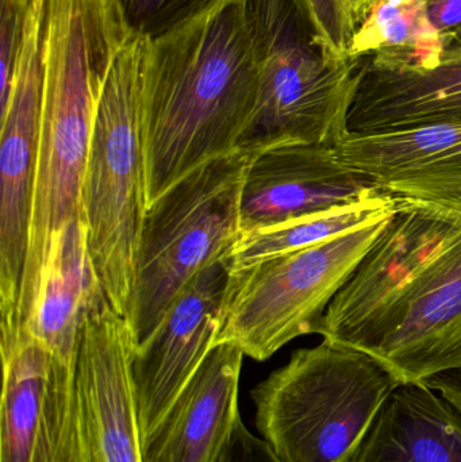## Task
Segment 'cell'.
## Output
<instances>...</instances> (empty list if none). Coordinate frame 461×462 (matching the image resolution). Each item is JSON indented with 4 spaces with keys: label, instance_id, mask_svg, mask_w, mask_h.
Here are the masks:
<instances>
[{
    "label": "cell",
    "instance_id": "18",
    "mask_svg": "<svg viewBox=\"0 0 461 462\" xmlns=\"http://www.w3.org/2000/svg\"><path fill=\"white\" fill-rule=\"evenodd\" d=\"M106 303L86 219L78 217L60 230L51 245L24 333L43 342L56 357L75 363L84 325Z\"/></svg>",
    "mask_w": 461,
    "mask_h": 462
},
{
    "label": "cell",
    "instance_id": "15",
    "mask_svg": "<svg viewBox=\"0 0 461 462\" xmlns=\"http://www.w3.org/2000/svg\"><path fill=\"white\" fill-rule=\"evenodd\" d=\"M461 119V43L438 59L402 51L363 57L348 114L349 133H373Z\"/></svg>",
    "mask_w": 461,
    "mask_h": 462
},
{
    "label": "cell",
    "instance_id": "22",
    "mask_svg": "<svg viewBox=\"0 0 461 462\" xmlns=\"http://www.w3.org/2000/svg\"><path fill=\"white\" fill-rule=\"evenodd\" d=\"M127 35L156 40L207 14L224 0H113Z\"/></svg>",
    "mask_w": 461,
    "mask_h": 462
},
{
    "label": "cell",
    "instance_id": "14",
    "mask_svg": "<svg viewBox=\"0 0 461 462\" xmlns=\"http://www.w3.org/2000/svg\"><path fill=\"white\" fill-rule=\"evenodd\" d=\"M386 192L346 167L335 148L309 143L271 146L251 154L241 192L243 234L278 226Z\"/></svg>",
    "mask_w": 461,
    "mask_h": 462
},
{
    "label": "cell",
    "instance_id": "11",
    "mask_svg": "<svg viewBox=\"0 0 461 462\" xmlns=\"http://www.w3.org/2000/svg\"><path fill=\"white\" fill-rule=\"evenodd\" d=\"M135 339L110 304L92 312L76 355L78 462H143Z\"/></svg>",
    "mask_w": 461,
    "mask_h": 462
},
{
    "label": "cell",
    "instance_id": "16",
    "mask_svg": "<svg viewBox=\"0 0 461 462\" xmlns=\"http://www.w3.org/2000/svg\"><path fill=\"white\" fill-rule=\"evenodd\" d=\"M368 355L401 385L461 372V236L436 258L397 328Z\"/></svg>",
    "mask_w": 461,
    "mask_h": 462
},
{
    "label": "cell",
    "instance_id": "19",
    "mask_svg": "<svg viewBox=\"0 0 461 462\" xmlns=\"http://www.w3.org/2000/svg\"><path fill=\"white\" fill-rule=\"evenodd\" d=\"M354 462H461V412L429 385H400Z\"/></svg>",
    "mask_w": 461,
    "mask_h": 462
},
{
    "label": "cell",
    "instance_id": "7",
    "mask_svg": "<svg viewBox=\"0 0 461 462\" xmlns=\"http://www.w3.org/2000/svg\"><path fill=\"white\" fill-rule=\"evenodd\" d=\"M394 211L313 246L230 271L217 345L229 342L265 361L298 337L317 334L327 307Z\"/></svg>",
    "mask_w": 461,
    "mask_h": 462
},
{
    "label": "cell",
    "instance_id": "20",
    "mask_svg": "<svg viewBox=\"0 0 461 462\" xmlns=\"http://www.w3.org/2000/svg\"><path fill=\"white\" fill-rule=\"evenodd\" d=\"M397 200L384 194L375 199L337 206L278 226L243 234L230 254L232 271L248 268L286 253L313 246L394 210Z\"/></svg>",
    "mask_w": 461,
    "mask_h": 462
},
{
    "label": "cell",
    "instance_id": "8",
    "mask_svg": "<svg viewBox=\"0 0 461 462\" xmlns=\"http://www.w3.org/2000/svg\"><path fill=\"white\" fill-rule=\"evenodd\" d=\"M461 222L397 200L394 214L327 307L317 334L371 353L397 328Z\"/></svg>",
    "mask_w": 461,
    "mask_h": 462
},
{
    "label": "cell",
    "instance_id": "13",
    "mask_svg": "<svg viewBox=\"0 0 461 462\" xmlns=\"http://www.w3.org/2000/svg\"><path fill=\"white\" fill-rule=\"evenodd\" d=\"M335 149L395 200L461 222V119L349 133Z\"/></svg>",
    "mask_w": 461,
    "mask_h": 462
},
{
    "label": "cell",
    "instance_id": "10",
    "mask_svg": "<svg viewBox=\"0 0 461 462\" xmlns=\"http://www.w3.org/2000/svg\"><path fill=\"white\" fill-rule=\"evenodd\" d=\"M0 350V462H78L76 361L29 333Z\"/></svg>",
    "mask_w": 461,
    "mask_h": 462
},
{
    "label": "cell",
    "instance_id": "1",
    "mask_svg": "<svg viewBox=\"0 0 461 462\" xmlns=\"http://www.w3.org/2000/svg\"><path fill=\"white\" fill-rule=\"evenodd\" d=\"M260 92L244 0L143 40L138 75L146 202L199 165L238 151Z\"/></svg>",
    "mask_w": 461,
    "mask_h": 462
},
{
    "label": "cell",
    "instance_id": "4",
    "mask_svg": "<svg viewBox=\"0 0 461 462\" xmlns=\"http://www.w3.org/2000/svg\"><path fill=\"white\" fill-rule=\"evenodd\" d=\"M400 385L368 353L322 339L252 391L256 428L281 462H354Z\"/></svg>",
    "mask_w": 461,
    "mask_h": 462
},
{
    "label": "cell",
    "instance_id": "6",
    "mask_svg": "<svg viewBox=\"0 0 461 462\" xmlns=\"http://www.w3.org/2000/svg\"><path fill=\"white\" fill-rule=\"evenodd\" d=\"M143 41L127 38L97 100L83 180V213L97 276L126 318L146 208L138 75Z\"/></svg>",
    "mask_w": 461,
    "mask_h": 462
},
{
    "label": "cell",
    "instance_id": "17",
    "mask_svg": "<svg viewBox=\"0 0 461 462\" xmlns=\"http://www.w3.org/2000/svg\"><path fill=\"white\" fill-rule=\"evenodd\" d=\"M244 353L218 344L143 445V462H218L241 420Z\"/></svg>",
    "mask_w": 461,
    "mask_h": 462
},
{
    "label": "cell",
    "instance_id": "24",
    "mask_svg": "<svg viewBox=\"0 0 461 462\" xmlns=\"http://www.w3.org/2000/svg\"><path fill=\"white\" fill-rule=\"evenodd\" d=\"M218 462H281L276 457L267 442L252 434L244 425L243 420L238 422L235 434L230 439L226 449L222 453Z\"/></svg>",
    "mask_w": 461,
    "mask_h": 462
},
{
    "label": "cell",
    "instance_id": "23",
    "mask_svg": "<svg viewBox=\"0 0 461 462\" xmlns=\"http://www.w3.org/2000/svg\"><path fill=\"white\" fill-rule=\"evenodd\" d=\"M35 0H0V108L7 103Z\"/></svg>",
    "mask_w": 461,
    "mask_h": 462
},
{
    "label": "cell",
    "instance_id": "25",
    "mask_svg": "<svg viewBox=\"0 0 461 462\" xmlns=\"http://www.w3.org/2000/svg\"><path fill=\"white\" fill-rule=\"evenodd\" d=\"M427 13L446 48L461 43V0H428Z\"/></svg>",
    "mask_w": 461,
    "mask_h": 462
},
{
    "label": "cell",
    "instance_id": "5",
    "mask_svg": "<svg viewBox=\"0 0 461 462\" xmlns=\"http://www.w3.org/2000/svg\"><path fill=\"white\" fill-rule=\"evenodd\" d=\"M251 154L238 149L199 165L146 208L126 314L137 346L197 274L232 254Z\"/></svg>",
    "mask_w": 461,
    "mask_h": 462
},
{
    "label": "cell",
    "instance_id": "21",
    "mask_svg": "<svg viewBox=\"0 0 461 462\" xmlns=\"http://www.w3.org/2000/svg\"><path fill=\"white\" fill-rule=\"evenodd\" d=\"M446 45L430 23L427 0H379L352 37V56L402 51L417 61H432Z\"/></svg>",
    "mask_w": 461,
    "mask_h": 462
},
{
    "label": "cell",
    "instance_id": "3",
    "mask_svg": "<svg viewBox=\"0 0 461 462\" xmlns=\"http://www.w3.org/2000/svg\"><path fill=\"white\" fill-rule=\"evenodd\" d=\"M260 70L254 118L238 149L309 143L336 148L346 135L360 60L352 56V0H244Z\"/></svg>",
    "mask_w": 461,
    "mask_h": 462
},
{
    "label": "cell",
    "instance_id": "9",
    "mask_svg": "<svg viewBox=\"0 0 461 462\" xmlns=\"http://www.w3.org/2000/svg\"><path fill=\"white\" fill-rule=\"evenodd\" d=\"M43 0H35L26 42L7 103L0 108V312L2 338L15 333L29 246L32 191L42 113L41 23Z\"/></svg>",
    "mask_w": 461,
    "mask_h": 462
},
{
    "label": "cell",
    "instance_id": "27",
    "mask_svg": "<svg viewBox=\"0 0 461 462\" xmlns=\"http://www.w3.org/2000/svg\"><path fill=\"white\" fill-rule=\"evenodd\" d=\"M427 2H428V0H427Z\"/></svg>",
    "mask_w": 461,
    "mask_h": 462
},
{
    "label": "cell",
    "instance_id": "12",
    "mask_svg": "<svg viewBox=\"0 0 461 462\" xmlns=\"http://www.w3.org/2000/svg\"><path fill=\"white\" fill-rule=\"evenodd\" d=\"M230 271L227 257L197 274L152 336L135 346L133 374L143 445L217 346Z\"/></svg>",
    "mask_w": 461,
    "mask_h": 462
},
{
    "label": "cell",
    "instance_id": "26",
    "mask_svg": "<svg viewBox=\"0 0 461 462\" xmlns=\"http://www.w3.org/2000/svg\"><path fill=\"white\" fill-rule=\"evenodd\" d=\"M379 0H352V11H354L355 23H362L363 19L370 13L371 8L373 7Z\"/></svg>",
    "mask_w": 461,
    "mask_h": 462
},
{
    "label": "cell",
    "instance_id": "2",
    "mask_svg": "<svg viewBox=\"0 0 461 462\" xmlns=\"http://www.w3.org/2000/svg\"><path fill=\"white\" fill-rule=\"evenodd\" d=\"M127 35L113 0H43L42 113L29 246L14 339L24 333L60 230L83 213L97 100Z\"/></svg>",
    "mask_w": 461,
    "mask_h": 462
}]
</instances>
